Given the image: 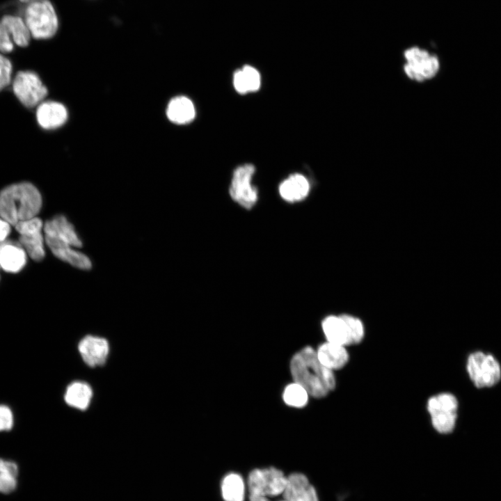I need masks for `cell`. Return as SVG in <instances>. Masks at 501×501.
Listing matches in <instances>:
<instances>
[{
    "mask_svg": "<svg viewBox=\"0 0 501 501\" xmlns=\"http://www.w3.org/2000/svg\"><path fill=\"white\" fill-rule=\"evenodd\" d=\"M21 15L28 26L32 39H51L59 29L58 15L51 0H31L23 5Z\"/></svg>",
    "mask_w": 501,
    "mask_h": 501,
    "instance_id": "cell-4",
    "label": "cell"
},
{
    "mask_svg": "<svg viewBox=\"0 0 501 501\" xmlns=\"http://www.w3.org/2000/svg\"><path fill=\"white\" fill-rule=\"evenodd\" d=\"M15 43L8 30L0 24V52L4 54L12 52Z\"/></svg>",
    "mask_w": 501,
    "mask_h": 501,
    "instance_id": "cell-27",
    "label": "cell"
},
{
    "mask_svg": "<svg viewBox=\"0 0 501 501\" xmlns=\"http://www.w3.org/2000/svg\"><path fill=\"white\" fill-rule=\"evenodd\" d=\"M349 332L350 344H360L365 336V327L362 321L350 315H342Z\"/></svg>",
    "mask_w": 501,
    "mask_h": 501,
    "instance_id": "cell-25",
    "label": "cell"
},
{
    "mask_svg": "<svg viewBox=\"0 0 501 501\" xmlns=\"http://www.w3.org/2000/svg\"><path fill=\"white\" fill-rule=\"evenodd\" d=\"M321 328L326 341L349 346L350 339L346 323L341 315H329L324 319Z\"/></svg>",
    "mask_w": 501,
    "mask_h": 501,
    "instance_id": "cell-20",
    "label": "cell"
},
{
    "mask_svg": "<svg viewBox=\"0 0 501 501\" xmlns=\"http://www.w3.org/2000/svg\"><path fill=\"white\" fill-rule=\"evenodd\" d=\"M14 94L27 108L38 106L47 95V88L39 76L32 71H20L13 81Z\"/></svg>",
    "mask_w": 501,
    "mask_h": 501,
    "instance_id": "cell-9",
    "label": "cell"
},
{
    "mask_svg": "<svg viewBox=\"0 0 501 501\" xmlns=\"http://www.w3.org/2000/svg\"><path fill=\"white\" fill-rule=\"evenodd\" d=\"M78 349L84 363L90 367H95L105 363L109 346L104 338L86 335L79 342Z\"/></svg>",
    "mask_w": 501,
    "mask_h": 501,
    "instance_id": "cell-12",
    "label": "cell"
},
{
    "mask_svg": "<svg viewBox=\"0 0 501 501\" xmlns=\"http://www.w3.org/2000/svg\"><path fill=\"white\" fill-rule=\"evenodd\" d=\"M249 501H269L267 497L257 495H249Z\"/></svg>",
    "mask_w": 501,
    "mask_h": 501,
    "instance_id": "cell-32",
    "label": "cell"
},
{
    "mask_svg": "<svg viewBox=\"0 0 501 501\" xmlns=\"http://www.w3.org/2000/svg\"><path fill=\"white\" fill-rule=\"evenodd\" d=\"M0 24L8 30L15 46L26 47L30 44L32 37L21 13L3 14L0 17Z\"/></svg>",
    "mask_w": 501,
    "mask_h": 501,
    "instance_id": "cell-17",
    "label": "cell"
},
{
    "mask_svg": "<svg viewBox=\"0 0 501 501\" xmlns=\"http://www.w3.org/2000/svg\"><path fill=\"white\" fill-rule=\"evenodd\" d=\"M310 191L308 180L299 173L289 175L279 186V193L285 200L295 202L304 199Z\"/></svg>",
    "mask_w": 501,
    "mask_h": 501,
    "instance_id": "cell-18",
    "label": "cell"
},
{
    "mask_svg": "<svg viewBox=\"0 0 501 501\" xmlns=\"http://www.w3.org/2000/svg\"><path fill=\"white\" fill-rule=\"evenodd\" d=\"M10 224L0 217V243L6 240L10 232Z\"/></svg>",
    "mask_w": 501,
    "mask_h": 501,
    "instance_id": "cell-31",
    "label": "cell"
},
{
    "mask_svg": "<svg viewBox=\"0 0 501 501\" xmlns=\"http://www.w3.org/2000/svg\"><path fill=\"white\" fill-rule=\"evenodd\" d=\"M221 491L224 501H244L245 484L242 477L235 472L226 475L222 479Z\"/></svg>",
    "mask_w": 501,
    "mask_h": 501,
    "instance_id": "cell-23",
    "label": "cell"
},
{
    "mask_svg": "<svg viewBox=\"0 0 501 501\" xmlns=\"http://www.w3.org/2000/svg\"><path fill=\"white\" fill-rule=\"evenodd\" d=\"M260 74L252 66L245 65L234 73L233 85L240 94L255 92L260 88Z\"/></svg>",
    "mask_w": 501,
    "mask_h": 501,
    "instance_id": "cell-21",
    "label": "cell"
},
{
    "mask_svg": "<svg viewBox=\"0 0 501 501\" xmlns=\"http://www.w3.org/2000/svg\"><path fill=\"white\" fill-rule=\"evenodd\" d=\"M92 396L93 391L89 385L76 381L67 387L64 399L67 405L84 411L88 407Z\"/></svg>",
    "mask_w": 501,
    "mask_h": 501,
    "instance_id": "cell-22",
    "label": "cell"
},
{
    "mask_svg": "<svg viewBox=\"0 0 501 501\" xmlns=\"http://www.w3.org/2000/svg\"><path fill=\"white\" fill-rule=\"evenodd\" d=\"M42 196L29 182L9 185L0 191V217L15 226L36 217L42 207Z\"/></svg>",
    "mask_w": 501,
    "mask_h": 501,
    "instance_id": "cell-3",
    "label": "cell"
},
{
    "mask_svg": "<svg viewBox=\"0 0 501 501\" xmlns=\"http://www.w3.org/2000/svg\"><path fill=\"white\" fill-rule=\"evenodd\" d=\"M12 71L13 65L11 61L6 54L0 52V84L3 88L10 84Z\"/></svg>",
    "mask_w": 501,
    "mask_h": 501,
    "instance_id": "cell-26",
    "label": "cell"
},
{
    "mask_svg": "<svg viewBox=\"0 0 501 501\" xmlns=\"http://www.w3.org/2000/svg\"><path fill=\"white\" fill-rule=\"evenodd\" d=\"M289 369L294 382L302 385L314 398H324L335 388L334 372L319 362L315 349L310 346L292 356Z\"/></svg>",
    "mask_w": 501,
    "mask_h": 501,
    "instance_id": "cell-1",
    "label": "cell"
},
{
    "mask_svg": "<svg viewBox=\"0 0 501 501\" xmlns=\"http://www.w3.org/2000/svg\"><path fill=\"white\" fill-rule=\"evenodd\" d=\"M458 400L450 392H440L431 396L427 402L433 428L439 434H447L455 428Z\"/></svg>",
    "mask_w": 501,
    "mask_h": 501,
    "instance_id": "cell-5",
    "label": "cell"
},
{
    "mask_svg": "<svg viewBox=\"0 0 501 501\" xmlns=\"http://www.w3.org/2000/svg\"><path fill=\"white\" fill-rule=\"evenodd\" d=\"M287 477L274 467L256 468L248 475L247 484L250 495L276 496L283 494Z\"/></svg>",
    "mask_w": 501,
    "mask_h": 501,
    "instance_id": "cell-7",
    "label": "cell"
},
{
    "mask_svg": "<svg viewBox=\"0 0 501 501\" xmlns=\"http://www.w3.org/2000/svg\"><path fill=\"white\" fill-rule=\"evenodd\" d=\"M406 63L404 71L406 75L415 81H422L434 77L438 72L440 64L438 58L424 49L413 47L404 52Z\"/></svg>",
    "mask_w": 501,
    "mask_h": 501,
    "instance_id": "cell-10",
    "label": "cell"
},
{
    "mask_svg": "<svg viewBox=\"0 0 501 501\" xmlns=\"http://www.w3.org/2000/svg\"><path fill=\"white\" fill-rule=\"evenodd\" d=\"M466 369L468 376L478 388L491 387L501 377L498 361L490 353L475 351L469 355Z\"/></svg>",
    "mask_w": 501,
    "mask_h": 501,
    "instance_id": "cell-6",
    "label": "cell"
},
{
    "mask_svg": "<svg viewBox=\"0 0 501 501\" xmlns=\"http://www.w3.org/2000/svg\"><path fill=\"white\" fill-rule=\"evenodd\" d=\"M315 351L319 362L333 372L344 367L349 360V352L344 345L326 341Z\"/></svg>",
    "mask_w": 501,
    "mask_h": 501,
    "instance_id": "cell-16",
    "label": "cell"
},
{
    "mask_svg": "<svg viewBox=\"0 0 501 501\" xmlns=\"http://www.w3.org/2000/svg\"><path fill=\"white\" fill-rule=\"evenodd\" d=\"M68 113L65 106L55 101L41 102L36 109V119L39 125L45 129H56L63 125L67 120Z\"/></svg>",
    "mask_w": 501,
    "mask_h": 501,
    "instance_id": "cell-14",
    "label": "cell"
},
{
    "mask_svg": "<svg viewBox=\"0 0 501 501\" xmlns=\"http://www.w3.org/2000/svg\"><path fill=\"white\" fill-rule=\"evenodd\" d=\"M282 397L287 406L302 408L307 405L310 395L302 385L293 382L285 388Z\"/></svg>",
    "mask_w": 501,
    "mask_h": 501,
    "instance_id": "cell-24",
    "label": "cell"
},
{
    "mask_svg": "<svg viewBox=\"0 0 501 501\" xmlns=\"http://www.w3.org/2000/svg\"><path fill=\"white\" fill-rule=\"evenodd\" d=\"M0 472L11 475L17 477L18 468L15 463L0 459Z\"/></svg>",
    "mask_w": 501,
    "mask_h": 501,
    "instance_id": "cell-30",
    "label": "cell"
},
{
    "mask_svg": "<svg viewBox=\"0 0 501 501\" xmlns=\"http://www.w3.org/2000/svg\"><path fill=\"white\" fill-rule=\"evenodd\" d=\"M3 88L2 87L1 84H0V90H2Z\"/></svg>",
    "mask_w": 501,
    "mask_h": 501,
    "instance_id": "cell-34",
    "label": "cell"
},
{
    "mask_svg": "<svg viewBox=\"0 0 501 501\" xmlns=\"http://www.w3.org/2000/svg\"><path fill=\"white\" fill-rule=\"evenodd\" d=\"M280 501H286V500H285L283 499V500H280Z\"/></svg>",
    "mask_w": 501,
    "mask_h": 501,
    "instance_id": "cell-35",
    "label": "cell"
},
{
    "mask_svg": "<svg viewBox=\"0 0 501 501\" xmlns=\"http://www.w3.org/2000/svg\"><path fill=\"white\" fill-rule=\"evenodd\" d=\"M15 228L19 234L18 242L26 254L35 261H41L45 255L42 221L36 216L18 223Z\"/></svg>",
    "mask_w": 501,
    "mask_h": 501,
    "instance_id": "cell-11",
    "label": "cell"
},
{
    "mask_svg": "<svg viewBox=\"0 0 501 501\" xmlns=\"http://www.w3.org/2000/svg\"><path fill=\"white\" fill-rule=\"evenodd\" d=\"M13 425V415L11 409L0 404V431H8Z\"/></svg>",
    "mask_w": 501,
    "mask_h": 501,
    "instance_id": "cell-28",
    "label": "cell"
},
{
    "mask_svg": "<svg viewBox=\"0 0 501 501\" xmlns=\"http://www.w3.org/2000/svg\"><path fill=\"white\" fill-rule=\"evenodd\" d=\"M16 486V477L0 472V493H11L15 489Z\"/></svg>",
    "mask_w": 501,
    "mask_h": 501,
    "instance_id": "cell-29",
    "label": "cell"
},
{
    "mask_svg": "<svg viewBox=\"0 0 501 501\" xmlns=\"http://www.w3.org/2000/svg\"><path fill=\"white\" fill-rule=\"evenodd\" d=\"M283 495L286 501H319L314 486L305 475L299 472L292 473L287 477Z\"/></svg>",
    "mask_w": 501,
    "mask_h": 501,
    "instance_id": "cell-13",
    "label": "cell"
},
{
    "mask_svg": "<svg viewBox=\"0 0 501 501\" xmlns=\"http://www.w3.org/2000/svg\"><path fill=\"white\" fill-rule=\"evenodd\" d=\"M26 263V253L18 241L6 240L0 243V269L17 273Z\"/></svg>",
    "mask_w": 501,
    "mask_h": 501,
    "instance_id": "cell-15",
    "label": "cell"
},
{
    "mask_svg": "<svg viewBox=\"0 0 501 501\" xmlns=\"http://www.w3.org/2000/svg\"><path fill=\"white\" fill-rule=\"evenodd\" d=\"M255 171L251 164L238 166L233 172L229 187L232 199L246 209H250L257 201V190L251 183Z\"/></svg>",
    "mask_w": 501,
    "mask_h": 501,
    "instance_id": "cell-8",
    "label": "cell"
},
{
    "mask_svg": "<svg viewBox=\"0 0 501 501\" xmlns=\"http://www.w3.org/2000/svg\"><path fill=\"white\" fill-rule=\"evenodd\" d=\"M17 1H18V2H19V3H20L21 4H22V6H23V5L26 4L27 3H29V1H31V0H17Z\"/></svg>",
    "mask_w": 501,
    "mask_h": 501,
    "instance_id": "cell-33",
    "label": "cell"
},
{
    "mask_svg": "<svg viewBox=\"0 0 501 501\" xmlns=\"http://www.w3.org/2000/svg\"><path fill=\"white\" fill-rule=\"evenodd\" d=\"M45 240L52 253L58 259L83 270L91 268L90 259L74 248L82 246L72 224L63 215L46 221Z\"/></svg>",
    "mask_w": 501,
    "mask_h": 501,
    "instance_id": "cell-2",
    "label": "cell"
},
{
    "mask_svg": "<svg viewBox=\"0 0 501 501\" xmlns=\"http://www.w3.org/2000/svg\"><path fill=\"white\" fill-rule=\"evenodd\" d=\"M168 120L177 125H185L193 121L196 109L192 101L187 97L180 95L173 97L166 109Z\"/></svg>",
    "mask_w": 501,
    "mask_h": 501,
    "instance_id": "cell-19",
    "label": "cell"
}]
</instances>
